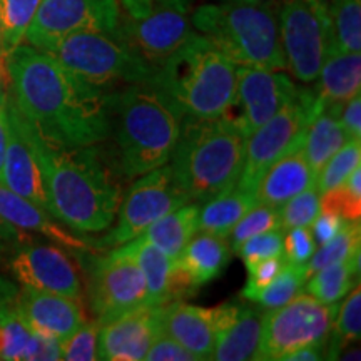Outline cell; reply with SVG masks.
<instances>
[{"mask_svg": "<svg viewBox=\"0 0 361 361\" xmlns=\"http://www.w3.org/2000/svg\"><path fill=\"white\" fill-rule=\"evenodd\" d=\"M2 348H4V335H2V328H0V355H2ZM2 360V356H0Z\"/></svg>", "mask_w": 361, "mask_h": 361, "instance_id": "obj_54", "label": "cell"}, {"mask_svg": "<svg viewBox=\"0 0 361 361\" xmlns=\"http://www.w3.org/2000/svg\"><path fill=\"white\" fill-rule=\"evenodd\" d=\"M236 64L201 34H191L178 51L156 67L151 80L186 117L218 119L236 92Z\"/></svg>", "mask_w": 361, "mask_h": 361, "instance_id": "obj_5", "label": "cell"}, {"mask_svg": "<svg viewBox=\"0 0 361 361\" xmlns=\"http://www.w3.org/2000/svg\"><path fill=\"white\" fill-rule=\"evenodd\" d=\"M306 279H308L306 264L286 263L273 281L252 293L246 301H251L264 310L279 308L303 291Z\"/></svg>", "mask_w": 361, "mask_h": 361, "instance_id": "obj_32", "label": "cell"}, {"mask_svg": "<svg viewBox=\"0 0 361 361\" xmlns=\"http://www.w3.org/2000/svg\"><path fill=\"white\" fill-rule=\"evenodd\" d=\"M121 11L117 0H40L24 40L49 52L59 40L80 30L117 32Z\"/></svg>", "mask_w": 361, "mask_h": 361, "instance_id": "obj_14", "label": "cell"}, {"mask_svg": "<svg viewBox=\"0 0 361 361\" xmlns=\"http://www.w3.org/2000/svg\"><path fill=\"white\" fill-rule=\"evenodd\" d=\"M7 116H8V141L4 157L2 180L4 186L11 189L19 196L25 197L34 204L42 207L49 213L47 194L44 189L42 174H40L39 162L27 139L22 116L13 104L12 97L7 99Z\"/></svg>", "mask_w": 361, "mask_h": 361, "instance_id": "obj_18", "label": "cell"}, {"mask_svg": "<svg viewBox=\"0 0 361 361\" xmlns=\"http://www.w3.org/2000/svg\"><path fill=\"white\" fill-rule=\"evenodd\" d=\"M184 114L151 79L111 92L117 164L128 179L168 164L183 129Z\"/></svg>", "mask_w": 361, "mask_h": 361, "instance_id": "obj_3", "label": "cell"}, {"mask_svg": "<svg viewBox=\"0 0 361 361\" xmlns=\"http://www.w3.org/2000/svg\"><path fill=\"white\" fill-rule=\"evenodd\" d=\"M162 333L196 356L211 360L214 350V308H201L178 300L161 306Z\"/></svg>", "mask_w": 361, "mask_h": 361, "instance_id": "obj_22", "label": "cell"}, {"mask_svg": "<svg viewBox=\"0 0 361 361\" xmlns=\"http://www.w3.org/2000/svg\"><path fill=\"white\" fill-rule=\"evenodd\" d=\"M346 223H348V221L343 219L341 216L329 213V211H319V214L316 216L314 221L310 226L316 241V246H322L324 243H328L329 239L335 238L336 234L345 228Z\"/></svg>", "mask_w": 361, "mask_h": 361, "instance_id": "obj_47", "label": "cell"}, {"mask_svg": "<svg viewBox=\"0 0 361 361\" xmlns=\"http://www.w3.org/2000/svg\"><path fill=\"white\" fill-rule=\"evenodd\" d=\"M200 209V202L189 201L147 226L141 238L149 245L159 247L166 256L176 261L191 241V238L197 233Z\"/></svg>", "mask_w": 361, "mask_h": 361, "instance_id": "obj_27", "label": "cell"}, {"mask_svg": "<svg viewBox=\"0 0 361 361\" xmlns=\"http://www.w3.org/2000/svg\"><path fill=\"white\" fill-rule=\"evenodd\" d=\"M7 99L8 94L0 92V180H2L4 157L8 141V116H7Z\"/></svg>", "mask_w": 361, "mask_h": 361, "instance_id": "obj_49", "label": "cell"}, {"mask_svg": "<svg viewBox=\"0 0 361 361\" xmlns=\"http://www.w3.org/2000/svg\"><path fill=\"white\" fill-rule=\"evenodd\" d=\"M6 78L22 117L52 146H97L111 133V92L67 71L32 45H17L6 57Z\"/></svg>", "mask_w": 361, "mask_h": 361, "instance_id": "obj_1", "label": "cell"}, {"mask_svg": "<svg viewBox=\"0 0 361 361\" xmlns=\"http://www.w3.org/2000/svg\"><path fill=\"white\" fill-rule=\"evenodd\" d=\"M316 96L324 104L343 106L361 92L360 52H335L324 61L319 71Z\"/></svg>", "mask_w": 361, "mask_h": 361, "instance_id": "obj_26", "label": "cell"}, {"mask_svg": "<svg viewBox=\"0 0 361 361\" xmlns=\"http://www.w3.org/2000/svg\"><path fill=\"white\" fill-rule=\"evenodd\" d=\"M336 310V305L319 303L308 293H300L286 305L268 310L255 360L283 361L288 353L308 345L328 348Z\"/></svg>", "mask_w": 361, "mask_h": 361, "instance_id": "obj_11", "label": "cell"}, {"mask_svg": "<svg viewBox=\"0 0 361 361\" xmlns=\"http://www.w3.org/2000/svg\"><path fill=\"white\" fill-rule=\"evenodd\" d=\"M121 32L152 67H159L192 34L189 0H117Z\"/></svg>", "mask_w": 361, "mask_h": 361, "instance_id": "obj_9", "label": "cell"}, {"mask_svg": "<svg viewBox=\"0 0 361 361\" xmlns=\"http://www.w3.org/2000/svg\"><path fill=\"white\" fill-rule=\"evenodd\" d=\"M341 107L319 101L318 111L305 133L303 154L316 176L324 168L329 157L348 141V135L341 124Z\"/></svg>", "mask_w": 361, "mask_h": 361, "instance_id": "obj_25", "label": "cell"}, {"mask_svg": "<svg viewBox=\"0 0 361 361\" xmlns=\"http://www.w3.org/2000/svg\"><path fill=\"white\" fill-rule=\"evenodd\" d=\"M278 24L286 69L301 82H314L333 51L326 0H283Z\"/></svg>", "mask_w": 361, "mask_h": 361, "instance_id": "obj_10", "label": "cell"}, {"mask_svg": "<svg viewBox=\"0 0 361 361\" xmlns=\"http://www.w3.org/2000/svg\"><path fill=\"white\" fill-rule=\"evenodd\" d=\"M202 204L204 206L200 209V218H197V231L229 238V233L233 231L238 221L251 207L258 204V197L256 194L246 192L234 186Z\"/></svg>", "mask_w": 361, "mask_h": 361, "instance_id": "obj_29", "label": "cell"}, {"mask_svg": "<svg viewBox=\"0 0 361 361\" xmlns=\"http://www.w3.org/2000/svg\"><path fill=\"white\" fill-rule=\"evenodd\" d=\"M6 51H4V44H2V34H0V66L4 67V69H6V64H4V62H6Z\"/></svg>", "mask_w": 361, "mask_h": 361, "instance_id": "obj_52", "label": "cell"}, {"mask_svg": "<svg viewBox=\"0 0 361 361\" xmlns=\"http://www.w3.org/2000/svg\"><path fill=\"white\" fill-rule=\"evenodd\" d=\"M231 246L228 238L202 233L194 234L184 251L176 259L178 268L183 271L194 290L211 283L223 274L231 258Z\"/></svg>", "mask_w": 361, "mask_h": 361, "instance_id": "obj_24", "label": "cell"}, {"mask_svg": "<svg viewBox=\"0 0 361 361\" xmlns=\"http://www.w3.org/2000/svg\"><path fill=\"white\" fill-rule=\"evenodd\" d=\"M283 238L284 231L279 229H271V231L256 234L243 243L236 251V255L241 256L243 263H245L246 269L255 266L259 261L276 258V256L283 255Z\"/></svg>", "mask_w": 361, "mask_h": 361, "instance_id": "obj_42", "label": "cell"}, {"mask_svg": "<svg viewBox=\"0 0 361 361\" xmlns=\"http://www.w3.org/2000/svg\"><path fill=\"white\" fill-rule=\"evenodd\" d=\"M39 4L40 0H0V34L6 54L24 42L27 27L32 22Z\"/></svg>", "mask_w": 361, "mask_h": 361, "instance_id": "obj_34", "label": "cell"}, {"mask_svg": "<svg viewBox=\"0 0 361 361\" xmlns=\"http://www.w3.org/2000/svg\"><path fill=\"white\" fill-rule=\"evenodd\" d=\"M298 89L286 74L278 71L239 66L233 104L223 117L233 121L247 139L290 102Z\"/></svg>", "mask_w": 361, "mask_h": 361, "instance_id": "obj_15", "label": "cell"}, {"mask_svg": "<svg viewBox=\"0 0 361 361\" xmlns=\"http://www.w3.org/2000/svg\"><path fill=\"white\" fill-rule=\"evenodd\" d=\"M17 295H19L17 288L7 279L0 278V310L12 305L17 300Z\"/></svg>", "mask_w": 361, "mask_h": 361, "instance_id": "obj_51", "label": "cell"}, {"mask_svg": "<svg viewBox=\"0 0 361 361\" xmlns=\"http://www.w3.org/2000/svg\"><path fill=\"white\" fill-rule=\"evenodd\" d=\"M341 124L346 135L350 139H361V99L355 96L348 102L343 104L341 112Z\"/></svg>", "mask_w": 361, "mask_h": 361, "instance_id": "obj_48", "label": "cell"}, {"mask_svg": "<svg viewBox=\"0 0 361 361\" xmlns=\"http://www.w3.org/2000/svg\"><path fill=\"white\" fill-rule=\"evenodd\" d=\"M16 305L32 331L59 341L69 338L87 319L80 300L32 288H24Z\"/></svg>", "mask_w": 361, "mask_h": 361, "instance_id": "obj_21", "label": "cell"}, {"mask_svg": "<svg viewBox=\"0 0 361 361\" xmlns=\"http://www.w3.org/2000/svg\"><path fill=\"white\" fill-rule=\"evenodd\" d=\"M22 360H47V361H56L62 360V346L61 341L56 338L39 335V333L32 331L29 345L24 351Z\"/></svg>", "mask_w": 361, "mask_h": 361, "instance_id": "obj_46", "label": "cell"}, {"mask_svg": "<svg viewBox=\"0 0 361 361\" xmlns=\"http://www.w3.org/2000/svg\"><path fill=\"white\" fill-rule=\"evenodd\" d=\"M16 301L0 310V328H2L4 335V348L0 356H2V360L11 361L22 360L30 336H32V329L22 318Z\"/></svg>", "mask_w": 361, "mask_h": 361, "instance_id": "obj_39", "label": "cell"}, {"mask_svg": "<svg viewBox=\"0 0 361 361\" xmlns=\"http://www.w3.org/2000/svg\"><path fill=\"white\" fill-rule=\"evenodd\" d=\"M314 184L316 174L303 154V144H298L266 171L256 189V197L261 204L281 207Z\"/></svg>", "mask_w": 361, "mask_h": 361, "instance_id": "obj_23", "label": "cell"}, {"mask_svg": "<svg viewBox=\"0 0 361 361\" xmlns=\"http://www.w3.org/2000/svg\"><path fill=\"white\" fill-rule=\"evenodd\" d=\"M328 12L329 24H331L333 51L360 52L361 0H331Z\"/></svg>", "mask_w": 361, "mask_h": 361, "instance_id": "obj_31", "label": "cell"}, {"mask_svg": "<svg viewBox=\"0 0 361 361\" xmlns=\"http://www.w3.org/2000/svg\"><path fill=\"white\" fill-rule=\"evenodd\" d=\"M319 211H329L345 221L361 218V168L358 166L345 183L319 196Z\"/></svg>", "mask_w": 361, "mask_h": 361, "instance_id": "obj_36", "label": "cell"}, {"mask_svg": "<svg viewBox=\"0 0 361 361\" xmlns=\"http://www.w3.org/2000/svg\"><path fill=\"white\" fill-rule=\"evenodd\" d=\"M336 318L331 329V341H328V355H336L350 343L358 341L361 336V290L360 284L351 288V291L343 301L341 308L336 310Z\"/></svg>", "mask_w": 361, "mask_h": 361, "instance_id": "obj_35", "label": "cell"}, {"mask_svg": "<svg viewBox=\"0 0 361 361\" xmlns=\"http://www.w3.org/2000/svg\"><path fill=\"white\" fill-rule=\"evenodd\" d=\"M286 263H288L286 258H284V255H281V256H276V258L259 261V263H256L255 266H251V268H247V271H250V279H247L245 290L241 291L243 300H247L252 293H256L258 290H261V288H264L266 284L273 281Z\"/></svg>", "mask_w": 361, "mask_h": 361, "instance_id": "obj_44", "label": "cell"}, {"mask_svg": "<svg viewBox=\"0 0 361 361\" xmlns=\"http://www.w3.org/2000/svg\"><path fill=\"white\" fill-rule=\"evenodd\" d=\"M233 2H245V4H261V2H266V0H233Z\"/></svg>", "mask_w": 361, "mask_h": 361, "instance_id": "obj_53", "label": "cell"}, {"mask_svg": "<svg viewBox=\"0 0 361 361\" xmlns=\"http://www.w3.org/2000/svg\"><path fill=\"white\" fill-rule=\"evenodd\" d=\"M281 228V218H279V207L261 204L258 202L255 207H251L247 213L238 221L233 231L229 233V246L231 251L236 252L239 246L247 239L256 236V234L271 231V229Z\"/></svg>", "mask_w": 361, "mask_h": 361, "instance_id": "obj_38", "label": "cell"}, {"mask_svg": "<svg viewBox=\"0 0 361 361\" xmlns=\"http://www.w3.org/2000/svg\"><path fill=\"white\" fill-rule=\"evenodd\" d=\"M2 72H4V74H6V69H4V67L0 66V75H2Z\"/></svg>", "mask_w": 361, "mask_h": 361, "instance_id": "obj_55", "label": "cell"}, {"mask_svg": "<svg viewBox=\"0 0 361 361\" xmlns=\"http://www.w3.org/2000/svg\"><path fill=\"white\" fill-rule=\"evenodd\" d=\"M87 266L89 306L101 324L146 305V279L123 246L101 258H89Z\"/></svg>", "mask_w": 361, "mask_h": 361, "instance_id": "obj_13", "label": "cell"}, {"mask_svg": "<svg viewBox=\"0 0 361 361\" xmlns=\"http://www.w3.org/2000/svg\"><path fill=\"white\" fill-rule=\"evenodd\" d=\"M263 311L246 303H223L214 308L216 338L211 360H255L263 331Z\"/></svg>", "mask_w": 361, "mask_h": 361, "instance_id": "obj_20", "label": "cell"}, {"mask_svg": "<svg viewBox=\"0 0 361 361\" xmlns=\"http://www.w3.org/2000/svg\"><path fill=\"white\" fill-rule=\"evenodd\" d=\"M361 162V139H350L329 157L324 168L316 176V191L322 196L329 189L340 186L358 168Z\"/></svg>", "mask_w": 361, "mask_h": 361, "instance_id": "obj_37", "label": "cell"}, {"mask_svg": "<svg viewBox=\"0 0 361 361\" xmlns=\"http://www.w3.org/2000/svg\"><path fill=\"white\" fill-rule=\"evenodd\" d=\"M161 328V306H139L101 324L97 360L141 361Z\"/></svg>", "mask_w": 361, "mask_h": 361, "instance_id": "obj_17", "label": "cell"}, {"mask_svg": "<svg viewBox=\"0 0 361 361\" xmlns=\"http://www.w3.org/2000/svg\"><path fill=\"white\" fill-rule=\"evenodd\" d=\"M316 241L310 228H291L284 231L283 255L288 263L306 264L316 251Z\"/></svg>", "mask_w": 361, "mask_h": 361, "instance_id": "obj_43", "label": "cell"}, {"mask_svg": "<svg viewBox=\"0 0 361 361\" xmlns=\"http://www.w3.org/2000/svg\"><path fill=\"white\" fill-rule=\"evenodd\" d=\"M192 27L236 66L284 71L276 6L268 2L204 4L191 13Z\"/></svg>", "mask_w": 361, "mask_h": 361, "instance_id": "obj_6", "label": "cell"}, {"mask_svg": "<svg viewBox=\"0 0 361 361\" xmlns=\"http://www.w3.org/2000/svg\"><path fill=\"white\" fill-rule=\"evenodd\" d=\"M360 241H361V229L360 221H348L345 228L336 234L335 238L329 239L328 243L318 246L319 250L313 252V256L306 263V273L308 278L314 274L316 271L326 268L329 264L340 263L351 258L356 251H360Z\"/></svg>", "mask_w": 361, "mask_h": 361, "instance_id": "obj_33", "label": "cell"}, {"mask_svg": "<svg viewBox=\"0 0 361 361\" xmlns=\"http://www.w3.org/2000/svg\"><path fill=\"white\" fill-rule=\"evenodd\" d=\"M133 256L146 279V306H162L171 301V279L174 261L166 256L159 247L149 245L141 236L121 245Z\"/></svg>", "mask_w": 361, "mask_h": 361, "instance_id": "obj_28", "label": "cell"}, {"mask_svg": "<svg viewBox=\"0 0 361 361\" xmlns=\"http://www.w3.org/2000/svg\"><path fill=\"white\" fill-rule=\"evenodd\" d=\"M324 353H326V346L323 345H308L301 346L291 353L284 356L283 361H318L324 358Z\"/></svg>", "mask_w": 361, "mask_h": 361, "instance_id": "obj_50", "label": "cell"}, {"mask_svg": "<svg viewBox=\"0 0 361 361\" xmlns=\"http://www.w3.org/2000/svg\"><path fill=\"white\" fill-rule=\"evenodd\" d=\"M319 214V192L316 186L305 189L303 192L296 194L290 201H286L279 207V218H281V229L310 228L316 216Z\"/></svg>", "mask_w": 361, "mask_h": 361, "instance_id": "obj_40", "label": "cell"}, {"mask_svg": "<svg viewBox=\"0 0 361 361\" xmlns=\"http://www.w3.org/2000/svg\"><path fill=\"white\" fill-rule=\"evenodd\" d=\"M22 126L39 162L49 214L80 234L109 229L123 202V189L97 146L62 149L40 137L24 117Z\"/></svg>", "mask_w": 361, "mask_h": 361, "instance_id": "obj_2", "label": "cell"}, {"mask_svg": "<svg viewBox=\"0 0 361 361\" xmlns=\"http://www.w3.org/2000/svg\"><path fill=\"white\" fill-rule=\"evenodd\" d=\"M101 323L90 319L80 324L69 338L61 341L62 360L69 361H94L97 360V341Z\"/></svg>", "mask_w": 361, "mask_h": 361, "instance_id": "obj_41", "label": "cell"}, {"mask_svg": "<svg viewBox=\"0 0 361 361\" xmlns=\"http://www.w3.org/2000/svg\"><path fill=\"white\" fill-rule=\"evenodd\" d=\"M13 278L24 288L56 293L80 300L82 283L79 271L67 252L49 245H30L22 247L11 259Z\"/></svg>", "mask_w": 361, "mask_h": 361, "instance_id": "obj_16", "label": "cell"}, {"mask_svg": "<svg viewBox=\"0 0 361 361\" xmlns=\"http://www.w3.org/2000/svg\"><path fill=\"white\" fill-rule=\"evenodd\" d=\"M319 107L314 90L298 89L296 96L286 102L269 121L247 135L245 162L236 188L256 194L259 180L279 157L303 144L305 133Z\"/></svg>", "mask_w": 361, "mask_h": 361, "instance_id": "obj_8", "label": "cell"}, {"mask_svg": "<svg viewBox=\"0 0 361 361\" xmlns=\"http://www.w3.org/2000/svg\"><path fill=\"white\" fill-rule=\"evenodd\" d=\"M245 146L246 135L228 117L201 121L184 116L169 161L176 183L200 204L229 191L241 174Z\"/></svg>", "mask_w": 361, "mask_h": 361, "instance_id": "obj_4", "label": "cell"}, {"mask_svg": "<svg viewBox=\"0 0 361 361\" xmlns=\"http://www.w3.org/2000/svg\"><path fill=\"white\" fill-rule=\"evenodd\" d=\"M25 233H37L71 251H96L94 245L54 223L52 216L42 207L0 183V236L19 239Z\"/></svg>", "mask_w": 361, "mask_h": 361, "instance_id": "obj_19", "label": "cell"}, {"mask_svg": "<svg viewBox=\"0 0 361 361\" xmlns=\"http://www.w3.org/2000/svg\"><path fill=\"white\" fill-rule=\"evenodd\" d=\"M189 196L176 183L171 164L161 166L139 176L130 186L124 202L117 211V224L102 241L94 245L97 250L117 247L141 236L144 229L171 211L189 202Z\"/></svg>", "mask_w": 361, "mask_h": 361, "instance_id": "obj_12", "label": "cell"}, {"mask_svg": "<svg viewBox=\"0 0 361 361\" xmlns=\"http://www.w3.org/2000/svg\"><path fill=\"white\" fill-rule=\"evenodd\" d=\"M146 360L149 361H197L191 351H188L184 346H180L178 341L166 335L159 333L154 343L149 348Z\"/></svg>", "mask_w": 361, "mask_h": 361, "instance_id": "obj_45", "label": "cell"}, {"mask_svg": "<svg viewBox=\"0 0 361 361\" xmlns=\"http://www.w3.org/2000/svg\"><path fill=\"white\" fill-rule=\"evenodd\" d=\"M360 278V251H356L353 256L340 263L329 264L326 268L316 271L314 274L306 279L305 290L319 303L323 305H336L341 301L351 288L355 286V281Z\"/></svg>", "mask_w": 361, "mask_h": 361, "instance_id": "obj_30", "label": "cell"}, {"mask_svg": "<svg viewBox=\"0 0 361 361\" xmlns=\"http://www.w3.org/2000/svg\"><path fill=\"white\" fill-rule=\"evenodd\" d=\"M49 54L72 74L106 92L117 85L149 80L156 71L129 44L121 29L117 32L80 30L69 34Z\"/></svg>", "mask_w": 361, "mask_h": 361, "instance_id": "obj_7", "label": "cell"}]
</instances>
